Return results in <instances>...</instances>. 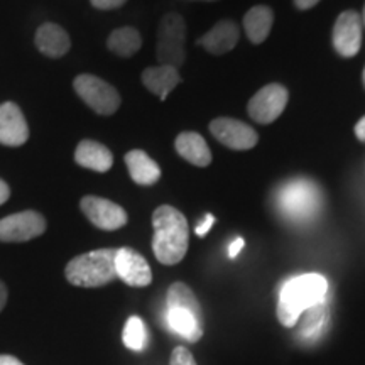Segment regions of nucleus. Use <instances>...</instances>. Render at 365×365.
Instances as JSON below:
<instances>
[{
	"instance_id": "obj_20",
	"label": "nucleus",
	"mask_w": 365,
	"mask_h": 365,
	"mask_svg": "<svg viewBox=\"0 0 365 365\" xmlns=\"http://www.w3.org/2000/svg\"><path fill=\"white\" fill-rule=\"evenodd\" d=\"M125 164L129 168L130 178L137 185L150 186L158 182L159 178H161V168L158 166V163L140 149H134L127 153Z\"/></svg>"
},
{
	"instance_id": "obj_32",
	"label": "nucleus",
	"mask_w": 365,
	"mask_h": 365,
	"mask_svg": "<svg viewBox=\"0 0 365 365\" xmlns=\"http://www.w3.org/2000/svg\"><path fill=\"white\" fill-rule=\"evenodd\" d=\"M0 365H24L12 355H0Z\"/></svg>"
},
{
	"instance_id": "obj_3",
	"label": "nucleus",
	"mask_w": 365,
	"mask_h": 365,
	"mask_svg": "<svg viewBox=\"0 0 365 365\" xmlns=\"http://www.w3.org/2000/svg\"><path fill=\"white\" fill-rule=\"evenodd\" d=\"M168 325L182 339L196 344L203 336V312L191 287L185 282H173L166 296Z\"/></svg>"
},
{
	"instance_id": "obj_19",
	"label": "nucleus",
	"mask_w": 365,
	"mask_h": 365,
	"mask_svg": "<svg viewBox=\"0 0 365 365\" xmlns=\"http://www.w3.org/2000/svg\"><path fill=\"white\" fill-rule=\"evenodd\" d=\"M75 161L78 163L81 168H86V170L107 173L113 164V156L103 144L97 143V140L86 139L81 140V143L76 145Z\"/></svg>"
},
{
	"instance_id": "obj_8",
	"label": "nucleus",
	"mask_w": 365,
	"mask_h": 365,
	"mask_svg": "<svg viewBox=\"0 0 365 365\" xmlns=\"http://www.w3.org/2000/svg\"><path fill=\"white\" fill-rule=\"evenodd\" d=\"M46 232V220L34 210L19 212L0 220V242H27Z\"/></svg>"
},
{
	"instance_id": "obj_31",
	"label": "nucleus",
	"mask_w": 365,
	"mask_h": 365,
	"mask_svg": "<svg viewBox=\"0 0 365 365\" xmlns=\"http://www.w3.org/2000/svg\"><path fill=\"white\" fill-rule=\"evenodd\" d=\"M355 135H357L359 140L365 143V115L360 118V120L357 122V125H355Z\"/></svg>"
},
{
	"instance_id": "obj_15",
	"label": "nucleus",
	"mask_w": 365,
	"mask_h": 365,
	"mask_svg": "<svg viewBox=\"0 0 365 365\" xmlns=\"http://www.w3.org/2000/svg\"><path fill=\"white\" fill-rule=\"evenodd\" d=\"M239 26H237L234 21L223 19L220 22H217L207 34H203L202 38L198 39V46L207 49L210 54L220 56V54L232 51L237 46V43H239Z\"/></svg>"
},
{
	"instance_id": "obj_23",
	"label": "nucleus",
	"mask_w": 365,
	"mask_h": 365,
	"mask_svg": "<svg viewBox=\"0 0 365 365\" xmlns=\"http://www.w3.org/2000/svg\"><path fill=\"white\" fill-rule=\"evenodd\" d=\"M328 322H330V314H328L327 303L313 307L301 314V328L299 335L304 339H314L325 333Z\"/></svg>"
},
{
	"instance_id": "obj_17",
	"label": "nucleus",
	"mask_w": 365,
	"mask_h": 365,
	"mask_svg": "<svg viewBox=\"0 0 365 365\" xmlns=\"http://www.w3.org/2000/svg\"><path fill=\"white\" fill-rule=\"evenodd\" d=\"M175 148L182 159L198 168H207L212 163V150L207 140L198 132H181L176 137Z\"/></svg>"
},
{
	"instance_id": "obj_16",
	"label": "nucleus",
	"mask_w": 365,
	"mask_h": 365,
	"mask_svg": "<svg viewBox=\"0 0 365 365\" xmlns=\"http://www.w3.org/2000/svg\"><path fill=\"white\" fill-rule=\"evenodd\" d=\"M36 48L48 58H61L70 51L71 39L61 26L54 22H46L39 26L34 36Z\"/></svg>"
},
{
	"instance_id": "obj_7",
	"label": "nucleus",
	"mask_w": 365,
	"mask_h": 365,
	"mask_svg": "<svg viewBox=\"0 0 365 365\" xmlns=\"http://www.w3.org/2000/svg\"><path fill=\"white\" fill-rule=\"evenodd\" d=\"M287 100H289V93L286 86L279 83L266 85L250 98L247 112L257 124H271L284 112Z\"/></svg>"
},
{
	"instance_id": "obj_28",
	"label": "nucleus",
	"mask_w": 365,
	"mask_h": 365,
	"mask_svg": "<svg viewBox=\"0 0 365 365\" xmlns=\"http://www.w3.org/2000/svg\"><path fill=\"white\" fill-rule=\"evenodd\" d=\"M244 245H245V242H244V239H235L234 242H232V245H230V249H228V255H230L232 259L234 257H237V255H239V252L242 249H244Z\"/></svg>"
},
{
	"instance_id": "obj_18",
	"label": "nucleus",
	"mask_w": 365,
	"mask_h": 365,
	"mask_svg": "<svg viewBox=\"0 0 365 365\" xmlns=\"http://www.w3.org/2000/svg\"><path fill=\"white\" fill-rule=\"evenodd\" d=\"M143 83L150 93L166 100L171 91L181 83V76L175 66H153L143 71Z\"/></svg>"
},
{
	"instance_id": "obj_9",
	"label": "nucleus",
	"mask_w": 365,
	"mask_h": 365,
	"mask_svg": "<svg viewBox=\"0 0 365 365\" xmlns=\"http://www.w3.org/2000/svg\"><path fill=\"white\" fill-rule=\"evenodd\" d=\"M210 132L218 143L235 150L252 149L259 143L257 132L252 127L230 117H218L210 122Z\"/></svg>"
},
{
	"instance_id": "obj_4",
	"label": "nucleus",
	"mask_w": 365,
	"mask_h": 365,
	"mask_svg": "<svg viewBox=\"0 0 365 365\" xmlns=\"http://www.w3.org/2000/svg\"><path fill=\"white\" fill-rule=\"evenodd\" d=\"M115 254L117 249H98L76 255L65 269L68 282L78 287H100L117 279Z\"/></svg>"
},
{
	"instance_id": "obj_12",
	"label": "nucleus",
	"mask_w": 365,
	"mask_h": 365,
	"mask_svg": "<svg viewBox=\"0 0 365 365\" xmlns=\"http://www.w3.org/2000/svg\"><path fill=\"white\" fill-rule=\"evenodd\" d=\"M115 274L132 287H145L153 282V272L145 259L130 247L117 249Z\"/></svg>"
},
{
	"instance_id": "obj_25",
	"label": "nucleus",
	"mask_w": 365,
	"mask_h": 365,
	"mask_svg": "<svg viewBox=\"0 0 365 365\" xmlns=\"http://www.w3.org/2000/svg\"><path fill=\"white\" fill-rule=\"evenodd\" d=\"M170 365H196V360L188 349H185V346H176L171 354Z\"/></svg>"
},
{
	"instance_id": "obj_10",
	"label": "nucleus",
	"mask_w": 365,
	"mask_h": 365,
	"mask_svg": "<svg viewBox=\"0 0 365 365\" xmlns=\"http://www.w3.org/2000/svg\"><path fill=\"white\" fill-rule=\"evenodd\" d=\"M80 208L85 213V217L102 230H118L127 223L125 210L107 198H100V196L93 195L83 196L80 202Z\"/></svg>"
},
{
	"instance_id": "obj_24",
	"label": "nucleus",
	"mask_w": 365,
	"mask_h": 365,
	"mask_svg": "<svg viewBox=\"0 0 365 365\" xmlns=\"http://www.w3.org/2000/svg\"><path fill=\"white\" fill-rule=\"evenodd\" d=\"M124 345L127 349L134 350V352H140L148 345V331H145V325L143 318L139 317H130L127 319L124 327Z\"/></svg>"
},
{
	"instance_id": "obj_14",
	"label": "nucleus",
	"mask_w": 365,
	"mask_h": 365,
	"mask_svg": "<svg viewBox=\"0 0 365 365\" xmlns=\"http://www.w3.org/2000/svg\"><path fill=\"white\" fill-rule=\"evenodd\" d=\"M317 188L309 182H289L281 195V205L291 217H308L317 208Z\"/></svg>"
},
{
	"instance_id": "obj_11",
	"label": "nucleus",
	"mask_w": 365,
	"mask_h": 365,
	"mask_svg": "<svg viewBox=\"0 0 365 365\" xmlns=\"http://www.w3.org/2000/svg\"><path fill=\"white\" fill-rule=\"evenodd\" d=\"M333 46L344 58H352L362 46V17L355 11L341 12L333 26Z\"/></svg>"
},
{
	"instance_id": "obj_33",
	"label": "nucleus",
	"mask_w": 365,
	"mask_h": 365,
	"mask_svg": "<svg viewBox=\"0 0 365 365\" xmlns=\"http://www.w3.org/2000/svg\"><path fill=\"white\" fill-rule=\"evenodd\" d=\"M7 303V287L4 286V282L0 281V312H2L4 307Z\"/></svg>"
},
{
	"instance_id": "obj_26",
	"label": "nucleus",
	"mask_w": 365,
	"mask_h": 365,
	"mask_svg": "<svg viewBox=\"0 0 365 365\" xmlns=\"http://www.w3.org/2000/svg\"><path fill=\"white\" fill-rule=\"evenodd\" d=\"M127 0H90V4L100 11H112V9L122 7Z\"/></svg>"
},
{
	"instance_id": "obj_34",
	"label": "nucleus",
	"mask_w": 365,
	"mask_h": 365,
	"mask_svg": "<svg viewBox=\"0 0 365 365\" xmlns=\"http://www.w3.org/2000/svg\"><path fill=\"white\" fill-rule=\"evenodd\" d=\"M196 2H217V0H196Z\"/></svg>"
},
{
	"instance_id": "obj_13",
	"label": "nucleus",
	"mask_w": 365,
	"mask_h": 365,
	"mask_svg": "<svg viewBox=\"0 0 365 365\" xmlns=\"http://www.w3.org/2000/svg\"><path fill=\"white\" fill-rule=\"evenodd\" d=\"M29 139V127L19 105L6 102L0 105V144L19 148Z\"/></svg>"
},
{
	"instance_id": "obj_22",
	"label": "nucleus",
	"mask_w": 365,
	"mask_h": 365,
	"mask_svg": "<svg viewBox=\"0 0 365 365\" xmlns=\"http://www.w3.org/2000/svg\"><path fill=\"white\" fill-rule=\"evenodd\" d=\"M140 46H143V38H140L139 31L134 29V27L115 29L107 39V48L120 58L134 56L140 49Z\"/></svg>"
},
{
	"instance_id": "obj_35",
	"label": "nucleus",
	"mask_w": 365,
	"mask_h": 365,
	"mask_svg": "<svg viewBox=\"0 0 365 365\" xmlns=\"http://www.w3.org/2000/svg\"><path fill=\"white\" fill-rule=\"evenodd\" d=\"M362 24L365 26V6H364V14H362Z\"/></svg>"
},
{
	"instance_id": "obj_1",
	"label": "nucleus",
	"mask_w": 365,
	"mask_h": 365,
	"mask_svg": "<svg viewBox=\"0 0 365 365\" xmlns=\"http://www.w3.org/2000/svg\"><path fill=\"white\" fill-rule=\"evenodd\" d=\"M153 250L164 266H175L185 259L190 244L186 217L171 205H163L153 213Z\"/></svg>"
},
{
	"instance_id": "obj_21",
	"label": "nucleus",
	"mask_w": 365,
	"mask_h": 365,
	"mask_svg": "<svg viewBox=\"0 0 365 365\" xmlns=\"http://www.w3.org/2000/svg\"><path fill=\"white\" fill-rule=\"evenodd\" d=\"M274 24V14L267 6H254L244 16V29L250 43L261 44L271 34Z\"/></svg>"
},
{
	"instance_id": "obj_36",
	"label": "nucleus",
	"mask_w": 365,
	"mask_h": 365,
	"mask_svg": "<svg viewBox=\"0 0 365 365\" xmlns=\"http://www.w3.org/2000/svg\"><path fill=\"white\" fill-rule=\"evenodd\" d=\"M364 85H365V70H364Z\"/></svg>"
},
{
	"instance_id": "obj_6",
	"label": "nucleus",
	"mask_w": 365,
	"mask_h": 365,
	"mask_svg": "<svg viewBox=\"0 0 365 365\" xmlns=\"http://www.w3.org/2000/svg\"><path fill=\"white\" fill-rule=\"evenodd\" d=\"M76 95L98 115H112L120 107V95L110 83L95 75H78L73 81Z\"/></svg>"
},
{
	"instance_id": "obj_5",
	"label": "nucleus",
	"mask_w": 365,
	"mask_h": 365,
	"mask_svg": "<svg viewBox=\"0 0 365 365\" xmlns=\"http://www.w3.org/2000/svg\"><path fill=\"white\" fill-rule=\"evenodd\" d=\"M186 22L182 16L170 12L163 17L158 27L156 54L159 63L180 68L186 59Z\"/></svg>"
},
{
	"instance_id": "obj_27",
	"label": "nucleus",
	"mask_w": 365,
	"mask_h": 365,
	"mask_svg": "<svg viewBox=\"0 0 365 365\" xmlns=\"http://www.w3.org/2000/svg\"><path fill=\"white\" fill-rule=\"evenodd\" d=\"M213 223H215V217L210 215V213H207V217H205V220H203L202 223H200L198 227H196V235H200V237L207 235L208 232H210V228H212Z\"/></svg>"
},
{
	"instance_id": "obj_30",
	"label": "nucleus",
	"mask_w": 365,
	"mask_h": 365,
	"mask_svg": "<svg viewBox=\"0 0 365 365\" xmlns=\"http://www.w3.org/2000/svg\"><path fill=\"white\" fill-rule=\"evenodd\" d=\"M11 196V188L4 180H0V205H4Z\"/></svg>"
},
{
	"instance_id": "obj_2",
	"label": "nucleus",
	"mask_w": 365,
	"mask_h": 365,
	"mask_svg": "<svg viewBox=\"0 0 365 365\" xmlns=\"http://www.w3.org/2000/svg\"><path fill=\"white\" fill-rule=\"evenodd\" d=\"M328 281L322 274H303L282 286L277 301V319L282 327L293 328L307 309L327 303Z\"/></svg>"
},
{
	"instance_id": "obj_29",
	"label": "nucleus",
	"mask_w": 365,
	"mask_h": 365,
	"mask_svg": "<svg viewBox=\"0 0 365 365\" xmlns=\"http://www.w3.org/2000/svg\"><path fill=\"white\" fill-rule=\"evenodd\" d=\"M294 6L298 11H309V9H313L319 0H293Z\"/></svg>"
}]
</instances>
